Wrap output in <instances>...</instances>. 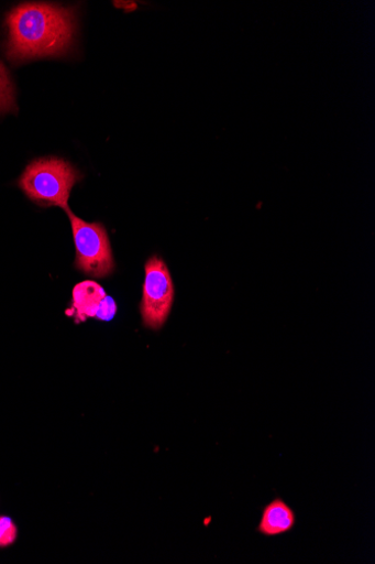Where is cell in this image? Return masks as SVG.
<instances>
[{
  "label": "cell",
  "instance_id": "obj_1",
  "mask_svg": "<svg viewBox=\"0 0 375 564\" xmlns=\"http://www.w3.org/2000/svg\"><path fill=\"white\" fill-rule=\"evenodd\" d=\"M10 37L8 56L13 62L62 56L74 42L76 22L70 10L29 3L8 17Z\"/></svg>",
  "mask_w": 375,
  "mask_h": 564
},
{
  "label": "cell",
  "instance_id": "obj_2",
  "mask_svg": "<svg viewBox=\"0 0 375 564\" xmlns=\"http://www.w3.org/2000/svg\"><path fill=\"white\" fill-rule=\"evenodd\" d=\"M80 180L79 172L66 161L42 159L26 167L19 185L34 203L68 212L70 193Z\"/></svg>",
  "mask_w": 375,
  "mask_h": 564
},
{
  "label": "cell",
  "instance_id": "obj_3",
  "mask_svg": "<svg viewBox=\"0 0 375 564\" xmlns=\"http://www.w3.org/2000/svg\"><path fill=\"white\" fill-rule=\"evenodd\" d=\"M76 245V268L97 279L110 276L115 269L109 234L101 224H88L67 212Z\"/></svg>",
  "mask_w": 375,
  "mask_h": 564
},
{
  "label": "cell",
  "instance_id": "obj_4",
  "mask_svg": "<svg viewBox=\"0 0 375 564\" xmlns=\"http://www.w3.org/2000/svg\"><path fill=\"white\" fill-rule=\"evenodd\" d=\"M175 300V286L166 262L152 256L145 264V281L141 314L143 324L157 330L163 327L172 313Z\"/></svg>",
  "mask_w": 375,
  "mask_h": 564
},
{
  "label": "cell",
  "instance_id": "obj_5",
  "mask_svg": "<svg viewBox=\"0 0 375 564\" xmlns=\"http://www.w3.org/2000/svg\"><path fill=\"white\" fill-rule=\"evenodd\" d=\"M69 311L68 314L75 316L78 323L88 318L111 322L118 313V305L98 283L85 281L75 286Z\"/></svg>",
  "mask_w": 375,
  "mask_h": 564
},
{
  "label": "cell",
  "instance_id": "obj_6",
  "mask_svg": "<svg viewBox=\"0 0 375 564\" xmlns=\"http://www.w3.org/2000/svg\"><path fill=\"white\" fill-rule=\"evenodd\" d=\"M295 525L293 508L284 499L276 498L264 507L257 531L264 536H278L290 532Z\"/></svg>",
  "mask_w": 375,
  "mask_h": 564
},
{
  "label": "cell",
  "instance_id": "obj_7",
  "mask_svg": "<svg viewBox=\"0 0 375 564\" xmlns=\"http://www.w3.org/2000/svg\"><path fill=\"white\" fill-rule=\"evenodd\" d=\"M16 111L15 93L5 66L0 63V113Z\"/></svg>",
  "mask_w": 375,
  "mask_h": 564
},
{
  "label": "cell",
  "instance_id": "obj_8",
  "mask_svg": "<svg viewBox=\"0 0 375 564\" xmlns=\"http://www.w3.org/2000/svg\"><path fill=\"white\" fill-rule=\"evenodd\" d=\"M18 539V528L7 517H0V547L12 545Z\"/></svg>",
  "mask_w": 375,
  "mask_h": 564
}]
</instances>
